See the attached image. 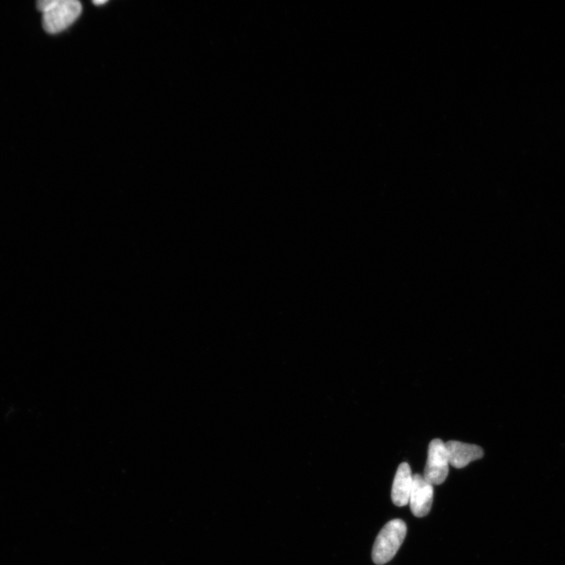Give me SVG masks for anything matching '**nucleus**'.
I'll return each mask as SVG.
<instances>
[{
  "label": "nucleus",
  "instance_id": "nucleus-6",
  "mask_svg": "<svg viewBox=\"0 0 565 565\" xmlns=\"http://www.w3.org/2000/svg\"><path fill=\"white\" fill-rule=\"evenodd\" d=\"M413 484L411 467L407 462H403L398 467L395 475L391 498L396 506L409 504Z\"/></svg>",
  "mask_w": 565,
  "mask_h": 565
},
{
  "label": "nucleus",
  "instance_id": "nucleus-4",
  "mask_svg": "<svg viewBox=\"0 0 565 565\" xmlns=\"http://www.w3.org/2000/svg\"><path fill=\"white\" fill-rule=\"evenodd\" d=\"M433 501V485L418 474L413 476L409 503L411 510L417 518H423L430 512Z\"/></svg>",
  "mask_w": 565,
  "mask_h": 565
},
{
  "label": "nucleus",
  "instance_id": "nucleus-5",
  "mask_svg": "<svg viewBox=\"0 0 565 565\" xmlns=\"http://www.w3.org/2000/svg\"><path fill=\"white\" fill-rule=\"evenodd\" d=\"M445 445L449 464L456 469L464 468L471 462L481 460L484 456L483 449L475 445L450 440L447 441Z\"/></svg>",
  "mask_w": 565,
  "mask_h": 565
},
{
  "label": "nucleus",
  "instance_id": "nucleus-1",
  "mask_svg": "<svg viewBox=\"0 0 565 565\" xmlns=\"http://www.w3.org/2000/svg\"><path fill=\"white\" fill-rule=\"evenodd\" d=\"M407 535V525L401 519H394L382 527L372 549V560L382 565L392 560Z\"/></svg>",
  "mask_w": 565,
  "mask_h": 565
},
{
  "label": "nucleus",
  "instance_id": "nucleus-7",
  "mask_svg": "<svg viewBox=\"0 0 565 565\" xmlns=\"http://www.w3.org/2000/svg\"><path fill=\"white\" fill-rule=\"evenodd\" d=\"M106 3H107L106 0H96V1H93V4L97 6L103 5Z\"/></svg>",
  "mask_w": 565,
  "mask_h": 565
},
{
  "label": "nucleus",
  "instance_id": "nucleus-2",
  "mask_svg": "<svg viewBox=\"0 0 565 565\" xmlns=\"http://www.w3.org/2000/svg\"><path fill=\"white\" fill-rule=\"evenodd\" d=\"M81 12L82 5L76 0H53L42 13V27L50 34L59 33L74 24Z\"/></svg>",
  "mask_w": 565,
  "mask_h": 565
},
{
  "label": "nucleus",
  "instance_id": "nucleus-3",
  "mask_svg": "<svg viewBox=\"0 0 565 565\" xmlns=\"http://www.w3.org/2000/svg\"><path fill=\"white\" fill-rule=\"evenodd\" d=\"M449 460L445 443L440 439L433 440L429 445L428 459L424 478L432 485L443 484L449 472Z\"/></svg>",
  "mask_w": 565,
  "mask_h": 565
}]
</instances>
